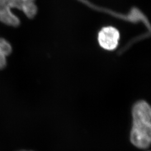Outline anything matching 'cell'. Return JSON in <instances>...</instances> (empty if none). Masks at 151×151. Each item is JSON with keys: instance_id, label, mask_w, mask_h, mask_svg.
I'll list each match as a JSON object with an SVG mask.
<instances>
[{"instance_id": "cell-6", "label": "cell", "mask_w": 151, "mask_h": 151, "mask_svg": "<svg viewBox=\"0 0 151 151\" xmlns=\"http://www.w3.org/2000/svg\"></svg>"}, {"instance_id": "cell-5", "label": "cell", "mask_w": 151, "mask_h": 151, "mask_svg": "<svg viewBox=\"0 0 151 151\" xmlns=\"http://www.w3.org/2000/svg\"><path fill=\"white\" fill-rule=\"evenodd\" d=\"M25 151V150H22V151Z\"/></svg>"}, {"instance_id": "cell-3", "label": "cell", "mask_w": 151, "mask_h": 151, "mask_svg": "<svg viewBox=\"0 0 151 151\" xmlns=\"http://www.w3.org/2000/svg\"><path fill=\"white\" fill-rule=\"evenodd\" d=\"M119 34L118 30L115 27H103L98 35V40L103 48L111 50L116 48L118 45Z\"/></svg>"}, {"instance_id": "cell-4", "label": "cell", "mask_w": 151, "mask_h": 151, "mask_svg": "<svg viewBox=\"0 0 151 151\" xmlns=\"http://www.w3.org/2000/svg\"><path fill=\"white\" fill-rule=\"evenodd\" d=\"M12 47L11 44L4 38L0 37V70L7 65V57L11 54Z\"/></svg>"}, {"instance_id": "cell-2", "label": "cell", "mask_w": 151, "mask_h": 151, "mask_svg": "<svg viewBox=\"0 0 151 151\" xmlns=\"http://www.w3.org/2000/svg\"><path fill=\"white\" fill-rule=\"evenodd\" d=\"M34 2L35 0H0V22L7 26L19 27L20 20L12 10L22 11L27 17L32 19L38 10Z\"/></svg>"}, {"instance_id": "cell-1", "label": "cell", "mask_w": 151, "mask_h": 151, "mask_svg": "<svg viewBox=\"0 0 151 151\" xmlns=\"http://www.w3.org/2000/svg\"><path fill=\"white\" fill-rule=\"evenodd\" d=\"M133 125L130 140L140 149L149 148L151 141V109L145 101H137L132 108Z\"/></svg>"}]
</instances>
